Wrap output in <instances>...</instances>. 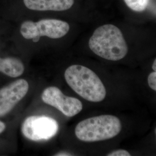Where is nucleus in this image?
Returning a JSON list of instances; mask_svg holds the SVG:
<instances>
[{"mask_svg": "<svg viewBox=\"0 0 156 156\" xmlns=\"http://www.w3.org/2000/svg\"><path fill=\"white\" fill-rule=\"evenodd\" d=\"M122 128L118 117L109 115L90 117L78 123L75 129L78 140L94 142L110 140L120 133Z\"/></svg>", "mask_w": 156, "mask_h": 156, "instance_id": "3", "label": "nucleus"}, {"mask_svg": "<svg viewBox=\"0 0 156 156\" xmlns=\"http://www.w3.org/2000/svg\"><path fill=\"white\" fill-rule=\"evenodd\" d=\"M29 9L38 11H63L73 6L74 0H23Z\"/></svg>", "mask_w": 156, "mask_h": 156, "instance_id": "8", "label": "nucleus"}, {"mask_svg": "<svg viewBox=\"0 0 156 156\" xmlns=\"http://www.w3.org/2000/svg\"><path fill=\"white\" fill-rule=\"evenodd\" d=\"M55 156H72L70 153H68L67 152H60V153H57L56 154H55Z\"/></svg>", "mask_w": 156, "mask_h": 156, "instance_id": "14", "label": "nucleus"}, {"mask_svg": "<svg viewBox=\"0 0 156 156\" xmlns=\"http://www.w3.org/2000/svg\"><path fill=\"white\" fill-rule=\"evenodd\" d=\"M128 7L136 12L145 11L147 7L149 0H124Z\"/></svg>", "mask_w": 156, "mask_h": 156, "instance_id": "10", "label": "nucleus"}, {"mask_svg": "<svg viewBox=\"0 0 156 156\" xmlns=\"http://www.w3.org/2000/svg\"><path fill=\"white\" fill-rule=\"evenodd\" d=\"M58 124L55 119L45 116H32L26 118L22 126L23 135L33 141L49 140L56 135Z\"/></svg>", "mask_w": 156, "mask_h": 156, "instance_id": "5", "label": "nucleus"}, {"mask_svg": "<svg viewBox=\"0 0 156 156\" xmlns=\"http://www.w3.org/2000/svg\"><path fill=\"white\" fill-rule=\"evenodd\" d=\"M25 79H18L0 89V117L9 113L28 92Z\"/></svg>", "mask_w": 156, "mask_h": 156, "instance_id": "7", "label": "nucleus"}, {"mask_svg": "<svg viewBox=\"0 0 156 156\" xmlns=\"http://www.w3.org/2000/svg\"><path fill=\"white\" fill-rule=\"evenodd\" d=\"M152 69L154 71L156 72V60L155 59L154 61L153 62V66H152Z\"/></svg>", "mask_w": 156, "mask_h": 156, "instance_id": "15", "label": "nucleus"}, {"mask_svg": "<svg viewBox=\"0 0 156 156\" xmlns=\"http://www.w3.org/2000/svg\"><path fill=\"white\" fill-rule=\"evenodd\" d=\"M69 28L68 23L60 20L43 19L37 22L28 20L23 23L20 33L24 38L37 42L44 36L52 39L62 38L68 33Z\"/></svg>", "mask_w": 156, "mask_h": 156, "instance_id": "4", "label": "nucleus"}, {"mask_svg": "<svg viewBox=\"0 0 156 156\" xmlns=\"http://www.w3.org/2000/svg\"><path fill=\"white\" fill-rule=\"evenodd\" d=\"M64 78L69 86L86 100L98 102L106 97V89L101 80L87 67L71 66L66 70Z\"/></svg>", "mask_w": 156, "mask_h": 156, "instance_id": "2", "label": "nucleus"}, {"mask_svg": "<svg viewBox=\"0 0 156 156\" xmlns=\"http://www.w3.org/2000/svg\"><path fill=\"white\" fill-rule=\"evenodd\" d=\"M108 156H130L131 154L128 151L123 149H119L113 151L107 154Z\"/></svg>", "mask_w": 156, "mask_h": 156, "instance_id": "12", "label": "nucleus"}, {"mask_svg": "<svg viewBox=\"0 0 156 156\" xmlns=\"http://www.w3.org/2000/svg\"><path fill=\"white\" fill-rule=\"evenodd\" d=\"M24 71L22 62L16 57H0V72L11 78H17Z\"/></svg>", "mask_w": 156, "mask_h": 156, "instance_id": "9", "label": "nucleus"}, {"mask_svg": "<svg viewBox=\"0 0 156 156\" xmlns=\"http://www.w3.org/2000/svg\"><path fill=\"white\" fill-rule=\"evenodd\" d=\"M41 97L46 104L55 107L67 117H73L78 115L83 109L80 101L65 95L60 89L55 86L45 89Z\"/></svg>", "mask_w": 156, "mask_h": 156, "instance_id": "6", "label": "nucleus"}, {"mask_svg": "<svg viewBox=\"0 0 156 156\" xmlns=\"http://www.w3.org/2000/svg\"><path fill=\"white\" fill-rule=\"evenodd\" d=\"M147 82L151 89L156 91V72L153 71L149 75Z\"/></svg>", "mask_w": 156, "mask_h": 156, "instance_id": "11", "label": "nucleus"}, {"mask_svg": "<svg viewBox=\"0 0 156 156\" xmlns=\"http://www.w3.org/2000/svg\"><path fill=\"white\" fill-rule=\"evenodd\" d=\"M6 128V126L5 123L0 121V134H1Z\"/></svg>", "mask_w": 156, "mask_h": 156, "instance_id": "13", "label": "nucleus"}, {"mask_svg": "<svg viewBox=\"0 0 156 156\" xmlns=\"http://www.w3.org/2000/svg\"><path fill=\"white\" fill-rule=\"evenodd\" d=\"M89 46L96 55L111 61H119L128 53V46L120 30L112 24H105L95 30Z\"/></svg>", "mask_w": 156, "mask_h": 156, "instance_id": "1", "label": "nucleus"}]
</instances>
